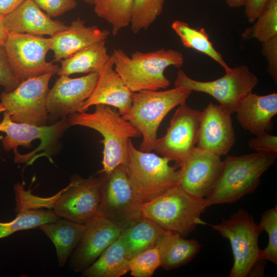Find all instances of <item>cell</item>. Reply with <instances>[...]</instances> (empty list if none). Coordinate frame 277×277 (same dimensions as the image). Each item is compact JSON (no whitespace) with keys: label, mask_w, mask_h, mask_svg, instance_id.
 I'll list each match as a JSON object with an SVG mask.
<instances>
[{"label":"cell","mask_w":277,"mask_h":277,"mask_svg":"<svg viewBox=\"0 0 277 277\" xmlns=\"http://www.w3.org/2000/svg\"><path fill=\"white\" fill-rule=\"evenodd\" d=\"M257 77L246 65L231 69L217 80L203 82L189 77L180 69L174 82L175 87H185L192 91L207 93L216 99L230 115L235 112L242 100L258 83Z\"/></svg>","instance_id":"30bf717a"},{"label":"cell","mask_w":277,"mask_h":277,"mask_svg":"<svg viewBox=\"0 0 277 277\" xmlns=\"http://www.w3.org/2000/svg\"><path fill=\"white\" fill-rule=\"evenodd\" d=\"M166 230L142 216L124 226L119 238L130 260L154 247L160 236Z\"/></svg>","instance_id":"cb8c5ba5"},{"label":"cell","mask_w":277,"mask_h":277,"mask_svg":"<svg viewBox=\"0 0 277 277\" xmlns=\"http://www.w3.org/2000/svg\"><path fill=\"white\" fill-rule=\"evenodd\" d=\"M170 162L166 157L137 149L129 140L124 165L131 186L143 203L177 185L179 167L170 166Z\"/></svg>","instance_id":"8992f818"},{"label":"cell","mask_w":277,"mask_h":277,"mask_svg":"<svg viewBox=\"0 0 277 277\" xmlns=\"http://www.w3.org/2000/svg\"><path fill=\"white\" fill-rule=\"evenodd\" d=\"M222 165L220 156L195 147L179 166L177 185L193 196L205 198Z\"/></svg>","instance_id":"e0dca14e"},{"label":"cell","mask_w":277,"mask_h":277,"mask_svg":"<svg viewBox=\"0 0 277 277\" xmlns=\"http://www.w3.org/2000/svg\"><path fill=\"white\" fill-rule=\"evenodd\" d=\"M53 75L46 73L20 82L10 92L1 95V103L14 122L46 126L49 120L46 107L49 83Z\"/></svg>","instance_id":"8fae6325"},{"label":"cell","mask_w":277,"mask_h":277,"mask_svg":"<svg viewBox=\"0 0 277 277\" xmlns=\"http://www.w3.org/2000/svg\"><path fill=\"white\" fill-rule=\"evenodd\" d=\"M207 225L230 242L233 264L229 276L246 277L254 274L262 261L258 240L263 230L253 217L241 208L229 219H223L216 225Z\"/></svg>","instance_id":"52a82bcc"},{"label":"cell","mask_w":277,"mask_h":277,"mask_svg":"<svg viewBox=\"0 0 277 277\" xmlns=\"http://www.w3.org/2000/svg\"><path fill=\"white\" fill-rule=\"evenodd\" d=\"M276 156L277 154L263 152L227 156L222 161L215 184L205 197L209 206L235 202L253 192Z\"/></svg>","instance_id":"7a4b0ae2"},{"label":"cell","mask_w":277,"mask_h":277,"mask_svg":"<svg viewBox=\"0 0 277 277\" xmlns=\"http://www.w3.org/2000/svg\"><path fill=\"white\" fill-rule=\"evenodd\" d=\"M98 77V73L77 78L60 76L49 89L47 97L49 119L55 122L78 112L82 104L92 93Z\"/></svg>","instance_id":"2e32d148"},{"label":"cell","mask_w":277,"mask_h":277,"mask_svg":"<svg viewBox=\"0 0 277 277\" xmlns=\"http://www.w3.org/2000/svg\"><path fill=\"white\" fill-rule=\"evenodd\" d=\"M8 61L20 82L46 73H57L60 67L48 62L50 38L27 33H9L4 45Z\"/></svg>","instance_id":"7c38bea8"},{"label":"cell","mask_w":277,"mask_h":277,"mask_svg":"<svg viewBox=\"0 0 277 277\" xmlns=\"http://www.w3.org/2000/svg\"><path fill=\"white\" fill-rule=\"evenodd\" d=\"M161 259V267L169 270L191 261L200 250L195 240L184 239L179 233L166 230L156 243Z\"/></svg>","instance_id":"603a6c76"},{"label":"cell","mask_w":277,"mask_h":277,"mask_svg":"<svg viewBox=\"0 0 277 277\" xmlns=\"http://www.w3.org/2000/svg\"><path fill=\"white\" fill-rule=\"evenodd\" d=\"M38 228L54 244L58 265L63 267L80 242L85 225L60 218L54 222L42 224Z\"/></svg>","instance_id":"d4e9b609"},{"label":"cell","mask_w":277,"mask_h":277,"mask_svg":"<svg viewBox=\"0 0 277 277\" xmlns=\"http://www.w3.org/2000/svg\"><path fill=\"white\" fill-rule=\"evenodd\" d=\"M205 198L193 196L177 185L143 203L141 215L165 230L188 235L199 225H207L201 214L209 207Z\"/></svg>","instance_id":"277c9868"},{"label":"cell","mask_w":277,"mask_h":277,"mask_svg":"<svg viewBox=\"0 0 277 277\" xmlns=\"http://www.w3.org/2000/svg\"><path fill=\"white\" fill-rule=\"evenodd\" d=\"M235 112L239 123L250 133L257 135L271 131L272 119L277 113V93L259 95L252 92L242 100Z\"/></svg>","instance_id":"7402d4cb"},{"label":"cell","mask_w":277,"mask_h":277,"mask_svg":"<svg viewBox=\"0 0 277 277\" xmlns=\"http://www.w3.org/2000/svg\"><path fill=\"white\" fill-rule=\"evenodd\" d=\"M5 111V109L3 105L0 103V113Z\"/></svg>","instance_id":"7bdbcfd3"},{"label":"cell","mask_w":277,"mask_h":277,"mask_svg":"<svg viewBox=\"0 0 277 277\" xmlns=\"http://www.w3.org/2000/svg\"><path fill=\"white\" fill-rule=\"evenodd\" d=\"M4 23L9 33H27L42 36H52L68 26L62 22L52 19L32 0H25L5 15Z\"/></svg>","instance_id":"ffe728a7"},{"label":"cell","mask_w":277,"mask_h":277,"mask_svg":"<svg viewBox=\"0 0 277 277\" xmlns=\"http://www.w3.org/2000/svg\"><path fill=\"white\" fill-rule=\"evenodd\" d=\"M100 173L102 189L98 213L122 228L142 216L143 202L133 189L124 165L108 174Z\"/></svg>","instance_id":"4fadbf2b"},{"label":"cell","mask_w":277,"mask_h":277,"mask_svg":"<svg viewBox=\"0 0 277 277\" xmlns=\"http://www.w3.org/2000/svg\"><path fill=\"white\" fill-rule=\"evenodd\" d=\"M70 126L67 117H64L50 126H36L13 122L6 111H4L3 118L0 123V131L6 135L1 138L4 150L9 151L13 149L17 152V148L22 146L31 147V142L36 139L41 140L39 146L26 154L16 153V163H32L37 152L36 159L41 156H46L52 162L51 156L55 154L58 140Z\"/></svg>","instance_id":"ba28073f"},{"label":"cell","mask_w":277,"mask_h":277,"mask_svg":"<svg viewBox=\"0 0 277 277\" xmlns=\"http://www.w3.org/2000/svg\"><path fill=\"white\" fill-rule=\"evenodd\" d=\"M61 218L52 210L27 209L17 212L16 217L9 222H0V239L16 231L28 230L54 222Z\"/></svg>","instance_id":"f546056e"},{"label":"cell","mask_w":277,"mask_h":277,"mask_svg":"<svg viewBox=\"0 0 277 277\" xmlns=\"http://www.w3.org/2000/svg\"><path fill=\"white\" fill-rule=\"evenodd\" d=\"M269 0H247L244 5L248 22L253 23L258 18Z\"/></svg>","instance_id":"f35d334b"},{"label":"cell","mask_w":277,"mask_h":277,"mask_svg":"<svg viewBox=\"0 0 277 277\" xmlns=\"http://www.w3.org/2000/svg\"><path fill=\"white\" fill-rule=\"evenodd\" d=\"M8 34L4 23V16L0 15V46H4Z\"/></svg>","instance_id":"60d3db41"},{"label":"cell","mask_w":277,"mask_h":277,"mask_svg":"<svg viewBox=\"0 0 277 277\" xmlns=\"http://www.w3.org/2000/svg\"><path fill=\"white\" fill-rule=\"evenodd\" d=\"M165 0H134L130 23L131 31L137 34L147 29L161 14Z\"/></svg>","instance_id":"1f68e13d"},{"label":"cell","mask_w":277,"mask_h":277,"mask_svg":"<svg viewBox=\"0 0 277 277\" xmlns=\"http://www.w3.org/2000/svg\"><path fill=\"white\" fill-rule=\"evenodd\" d=\"M231 115L210 103L202 111L197 147L219 156L227 155L235 142Z\"/></svg>","instance_id":"ac0fdd59"},{"label":"cell","mask_w":277,"mask_h":277,"mask_svg":"<svg viewBox=\"0 0 277 277\" xmlns=\"http://www.w3.org/2000/svg\"><path fill=\"white\" fill-rule=\"evenodd\" d=\"M202 111L185 103L180 105L170 120L166 134L154 142L153 150L174 161L179 167L197 143Z\"/></svg>","instance_id":"5bb4252c"},{"label":"cell","mask_w":277,"mask_h":277,"mask_svg":"<svg viewBox=\"0 0 277 277\" xmlns=\"http://www.w3.org/2000/svg\"><path fill=\"white\" fill-rule=\"evenodd\" d=\"M19 83L12 71L4 46H0V85L5 88V91L10 92Z\"/></svg>","instance_id":"d590c367"},{"label":"cell","mask_w":277,"mask_h":277,"mask_svg":"<svg viewBox=\"0 0 277 277\" xmlns=\"http://www.w3.org/2000/svg\"><path fill=\"white\" fill-rule=\"evenodd\" d=\"M111 56L114 70L132 92L166 89L170 83L164 74L165 69L171 66L181 68L184 62L183 54L172 49L137 51L129 56L118 48Z\"/></svg>","instance_id":"6da1fadb"},{"label":"cell","mask_w":277,"mask_h":277,"mask_svg":"<svg viewBox=\"0 0 277 277\" xmlns=\"http://www.w3.org/2000/svg\"><path fill=\"white\" fill-rule=\"evenodd\" d=\"M254 22L242 33L244 38L263 43L277 36V0H269Z\"/></svg>","instance_id":"4dcf8cb0"},{"label":"cell","mask_w":277,"mask_h":277,"mask_svg":"<svg viewBox=\"0 0 277 277\" xmlns=\"http://www.w3.org/2000/svg\"><path fill=\"white\" fill-rule=\"evenodd\" d=\"M51 17L59 16L76 8L75 0H32Z\"/></svg>","instance_id":"e575fe53"},{"label":"cell","mask_w":277,"mask_h":277,"mask_svg":"<svg viewBox=\"0 0 277 277\" xmlns=\"http://www.w3.org/2000/svg\"><path fill=\"white\" fill-rule=\"evenodd\" d=\"M129 260L118 238L81 275L84 277H120L130 271Z\"/></svg>","instance_id":"4316f807"},{"label":"cell","mask_w":277,"mask_h":277,"mask_svg":"<svg viewBox=\"0 0 277 277\" xmlns=\"http://www.w3.org/2000/svg\"><path fill=\"white\" fill-rule=\"evenodd\" d=\"M134 0H94V11L107 21L115 36L119 31L130 25Z\"/></svg>","instance_id":"f1b7e54d"},{"label":"cell","mask_w":277,"mask_h":277,"mask_svg":"<svg viewBox=\"0 0 277 277\" xmlns=\"http://www.w3.org/2000/svg\"><path fill=\"white\" fill-rule=\"evenodd\" d=\"M85 225L81 239L69 261V268L75 272H82L92 264L119 238L123 228L99 213Z\"/></svg>","instance_id":"9a60e30c"},{"label":"cell","mask_w":277,"mask_h":277,"mask_svg":"<svg viewBox=\"0 0 277 277\" xmlns=\"http://www.w3.org/2000/svg\"><path fill=\"white\" fill-rule=\"evenodd\" d=\"M102 179L91 176L88 179L73 177L70 184L50 198L45 199L41 207H48L61 218L85 224L99 211Z\"/></svg>","instance_id":"9c48e42d"},{"label":"cell","mask_w":277,"mask_h":277,"mask_svg":"<svg viewBox=\"0 0 277 277\" xmlns=\"http://www.w3.org/2000/svg\"><path fill=\"white\" fill-rule=\"evenodd\" d=\"M171 28L185 47L193 49L209 56L220 64L226 72L231 69L213 47L205 29H196L191 27L186 22L178 20L172 23Z\"/></svg>","instance_id":"83f0119b"},{"label":"cell","mask_w":277,"mask_h":277,"mask_svg":"<svg viewBox=\"0 0 277 277\" xmlns=\"http://www.w3.org/2000/svg\"><path fill=\"white\" fill-rule=\"evenodd\" d=\"M24 1L25 0H0V15L5 16Z\"/></svg>","instance_id":"ab89813d"},{"label":"cell","mask_w":277,"mask_h":277,"mask_svg":"<svg viewBox=\"0 0 277 277\" xmlns=\"http://www.w3.org/2000/svg\"><path fill=\"white\" fill-rule=\"evenodd\" d=\"M67 117L70 126L88 127L103 136V169L100 172L106 174L125 164L129 140L142 136L134 125L107 105H97L92 113L75 112Z\"/></svg>","instance_id":"3957f363"},{"label":"cell","mask_w":277,"mask_h":277,"mask_svg":"<svg viewBox=\"0 0 277 277\" xmlns=\"http://www.w3.org/2000/svg\"><path fill=\"white\" fill-rule=\"evenodd\" d=\"M161 259L156 246L129 260V268L134 277H150L161 267Z\"/></svg>","instance_id":"836d02e7"},{"label":"cell","mask_w":277,"mask_h":277,"mask_svg":"<svg viewBox=\"0 0 277 277\" xmlns=\"http://www.w3.org/2000/svg\"><path fill=\"white\" fill-rule=\"evenodd\" d=\"M262 53L268 64L267 71L273 80L277 81V36L263 43Z\"/></svg>","instance_id":"74e56055"},{"label":"cell","mask_w":277,"mask_h":277,"mask_svg":"<svg viewBox=\"0 0 277 277\" xmlns=\"http://www.w3.org/2000/svg\"><path fill=\"white\" fill-rule=\"evenodd\" d=\"M192 91L175 87L164 91L142 90L132 93V102L123 117L141 133L140 150L150 152L157 139V131L166 115L177 106L185 103Z\"/></svg>","instance_id":"5b68a950"},{"label":"cell","mask_w":277,"mask_h":277,"mask_svg":"<svg viewBox=\"0 0 277 277\" xmlns=\"http://www.w3.org/2000/svg\"><path fill=\"white\" fill-rule=\"evenodd\" d=\"M248 141L250 148L257 152L277 154V136L264 132Z\"/></svg>","instance_id":"8d00e7d4"},{"label":"cell","mask_w":277,"mask_h":277,"mask_svg":"<svg viewBox=\"0 0 277 277\" xmlns=\"http://www.w3.org/2000/svg\"><path fill=\"white\" fill-rule=\"evenodd\" d=\"M110 32L97 26H87L80 18L71 22L67 28L50 37V49L54 61L70 57L93 44L106 41Z\"/></svg>","instance_id":"44dd1931"},{"label":"cell","mask_w":277,"mask_h":277,"mask_svg":"<svg viewBox=\"0 0 277 277\" xmlns=\"http://www.w3.org/2000/svg\"><path fill=\"white\" fill-rule=\"evenodd\" d=\"M105 43L106 41L95 43L61 60L57 74L69 76L75 73H98L111 58Z\"/></svg>","instance_id":"484cf974"},{"label":"cell","mask_w":277,"mask_h":277,"mask_svg":"<svg viewBox=\"0 0 277 277\" xmlns=\"http://www.w3.org/2000/svg\"><path fill=\"white\" fill-rule=\"evenodd\" d=\"M82 1H84L85 2L87 3L93 4L94 0H82Z\"/></svg>","instance_id":"ee69618b"},{"label":"cell","mask_w":277,"mask_h":277,"mask_svg":"<svg viewBox=\"0 0 277 277\" xmlns=\"http://www.w3.org/2000/svg\"><path fill=\"white\" fill-rule=\"evenodd\" d=\"M132 93L114 70L111 56L98 73L92 93L82 104L77 112H85L92 106L102 104L115 107L123 116L131 106Z\"/></svg>","instance_id":"d6986e66"},{"label":"cell","mask_w":277,"mask_h":277,"mask_svg":"<svg viewBox=\"0 0 277 277\" xmlns=\"http://www.w3.org/2000/svg\"><path fill=\"white\" fill-rule=\"evenodd\" d=\"M227 5L232 8L244 6L247 0H225Z\"/></svg>","instance_id":"b9f144b4"},{"label":"cell","mask_w":277,"mask_h":277,"mask_svg":"<svg viewBox=\"0 0 277 277\" xmlns=\"http://www.w3.org/2000/svg\"><path fill=\"white\" fill-rule=\"evenodd\" d=\"M263 231L268 235V243L266 247L261 251L262 261L267 260L277 264V206L265 211L259 224Z\"/></svg>","instance_id":"d6a6232c"}]
</instances>
